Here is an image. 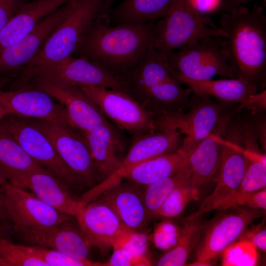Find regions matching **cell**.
I'll list each match as a JSON object with an SVG mask.
<instances>
[{"label": "cell", "mask_w": 266, "mask_h": 266, "mask_svg": "<svg viewBox=\"0 0 266 266\" xmlns=\"http://www.w3.org/2000/svg\"><path fill=\"white\" fill-rule=\"evenodd\" d=\"M109 24L96 19L73 54L89 59L119 77L132 69L145 56L154 42L156 23L113 27Z\"/></svg>", "instance_id": "obj_1"}, {"label": "cell", "mask_w": 266, "mask_h": 266, "mask_svg": "<svg viewBox=\"0 0 266 266\" xmlns=\"http://www.w3.org/2000/svg\"><path fill=\"white\" fill-rule=\"evenodd\" d=\"M226 34L229 63L237 78L263 85L266 71V16L263 6L243 5L223 13L219 20Z\"/></svg>", "instance_id": "obj_2"}, {"label": "cell", "mask_w": 266, "mask_h": 266, "mask_svg": "<svg viewBox=\"0 0 266 266\" xmlns=\"http://www.w3.org/2000/svg\"><path fill=\"white\" fill-rule=\"evenodd\" d=\"M126 94L154 118L180 108L192 93L184 89L170 73L159 55L148 52L144 58L125 74L118 77Z\"/></svg>", "instance_id": "obj_3"}, {"label": "cell", "mask_w": 266, "mask_h": 266, "mask_svg": "<svg viewBox=\"0 0 266 266\" xmlns=\"http://www.w3.org/2000/svg\"><path fill=\"white\" fill-rule=\"evenodd\" d=\"M208 18L203 17L191 0H172L165 16L156 23L154 45L166 56L200 39L211 36L225 37Z\"/></svg>", "instance_id": "obj_4"}, {"label": "cell", "mask_w": 266, "mask_h": 266, "mask_svg": "<svg viewBox=\"0 0 266 266\" xmlns=\"http://www.w3.org/2000/svg\"><path fill=\"white\" fill-rule=\"evenodd\" d=\"M165 57L169 71L191 79L205 80L215 75L237 78L229 63L224 37L200 39Z\"/></svg>", "instance_id": "obj_5"}, {"label": "cell", "mask_w": 266, "mask_h": 266, "mask_svg": "<svg viewBox=\"0 0 266 266\" xmlns=\"http://www.w3.org/2000/svg\"><path fill=\"white\" fill-rule=\"evenodd\" d=\"M103 0H76L68 16L26 65L39 66L71 56L82 37L98 18Z\"/></svg>", "instance_id": "obj_6"}, {"label": "cell", "mask_w": 266, "mask_h": 266, "mask_svg": "<svg viewBox=\"0 0 266 266\" xmlns=\"http://www.w3.org/2000/svg\"><path fill=\"white\" fill-rule=\"evenodd\" d=\"M31 120L49 139L77 185L92 188L101 181L87 144L81 133L69 126L39 119Z\"/></svg>", "instance_id": "obj_7"}, {"label": "cell", "mask_w": 266, "mask_h": 266, "mask_svg": "<svg viewBox=\"0 0 266 266\" xmlns=\"http://www.w3.org/2000/svg\"><path fill=\"white\" fill-rule=\"evenodd\" d=\"M236 207L230 212L215 217L205 227L203 225L196 246V261L192 265H210L211 260L240 238L254 220L264 216L262 209Z\"/></svg>", "instance_id": "obj_8"}, {"label": "cell", "mask_w": 266, "mask_h": 266, "mask_svg": "<svg viewBox=\"0 0 266 266\" xmlns=\"http://www.w3.org/2000/svg\"><path fill=\"white\" fill-rule=\"evenodd\" d=\"M31 79L36 89L62 103L71 127L80 133H85L100 124H111L79 85L42 75L34 76L29 80Z\"/></svg>", "instance_id": "obj_9"}, {"label": "cell", "mask_w": 266, "mask_h": 266, "mask_svg": "<svg viewBox=\"0 0 266 266\" xmlns=\"http://www.w3.org/2000/svg\"><path fill=\"white\" fill-rule=\"evenodd\" d=\"M184 137L177 130L154 131L133 135L128 152L118 168L88 192L96 199L105 191L120 182L126 174L137 165L155 157L174 152L181 146Z\"/></svg>", "instance_id": "obj_10"}, {"label": "cell", "mask_w": 266, "mask_h": 266, "mask_svg": "<svg viewBox=\"0 0 266 266\" xmlns=\"http://www.w3.org/2000/svg\"><path fill=\"white\" fill-rule=\"evenodd\" d=\"M79 86L120 129L133 135L156 131L153 116L127 94L102 86Z\"/></svg>", "instance_id": "obj_11"}, {"label": "cell", "mask_w": 266, "mask_h": 266, "mask_svg": "<svg viewBox=\"0 0 266 266\" xmlns=\"http://www.w3.org/2000/svg\"><path fill=\"white\" fill-rule=\"evenodd\" d=\"M9 221L19 233L56 227L69 215L46 203L33 193L6 182L2 186Z\"/></svg>", "instance_id": "obj_12"}, {"label": "cell", "mask_w": 266, "mask_h": 266, "mask_svg": "<svg viewBox=\"0 0 266 266\" xmlns=\"http://www.w3.org/2000/svg\"><path fill=\"white\" fill-rule=\"evenodd\" d=\"M0 123L38 165L66 183L77 185L49 139L31 120L8 115Z\"/></svg>", "instance_id": "obj_13"}, {"label": "cell", "mask_w": 266, "mask_h": 266, "mask_svg": "<svg viewBox=\"0 0 266 266\" xmlns=\"http://www.w3.org/2000/svg\"><path fill=\"white\" fill-rule=\"evenodd\" d=\"M37 75L54 77L78 85L102 86L126 94L117 77L83 57L74 58L70 56L49 64L25 66L24 81Z\"/></svg>", "instance_id": "obj_14"}, {"label": "cell", "mask_w": 266, "mask_h": 266, "mask_svg": "<svg viewBox=\"0 0 266 266\" xmlns=\"http://www.w3.org/2000/svg\"><path fill=\"white\" fill-rule=\"evenodd\" d=\"M76 0L69 2L43 18L29 33L0 49V72L13 71L26 66L70 13Z\"/></svg>", "instance_id": "obj_15"}, {"label": "cell", "mask_w": 266, "mask_h": 266, "mask_svg": "<svg viewBox=\"0 0 266 266\" xmlns=\"http://www.w3.org/2000/svg\"><path fill=\"white\" fill-rule=\"evenodd\" d=\"M200 104L188 113L178 109L155 117V130H177L185 135L180 148L188 151L212 133L220 117V110L213 103Z\"/></svg>", "instance_id": "obj_16"}, {"label": "cell", "mask_w": 266, "mask_h": 266, "mask_svg": "<svg viewBox=\"0 0 266 266\" xmlns=\"http://www.w3.org/2000/svg\"><path fill=\"white\" fill-rule=\"evenodd\" d=\"M221 160L217 174V184L194 213L186 217L192 220L215 210L232 196L239 187L246 165L245 149L232 141L223 139Z\"/></svg>", "instance_id": "obj_17"}, {"label": "cell", "mask_w": 266, "mask_h": 266, "mask_svg": "<svg viewBox=\"0 0 266 266\" xmlns=\"http://www.w3.org/2000/svg\"><path fill=\"white\" fill-rule=\"evenodd\" d=\"M53 99L37 89L7 91L0 89V106L7 115L35 118L71 127L65 108Z\"/></svg>", "instance_id": "obj_18"}, {"label": "cell", "mask_w": 266, "mask_h": 266, "mask_svg": "<svg viewBox=\"0 0 266 266\" xmlns=\"http://www.w3.org/2000/svg\"><path fill=\"white\" fill-rule=\"evenodd\" d=\"M79 229L90 244L106 253L129 229L112 209L99 200L81 207L75 215Z\"/></svg>", "instance_id": "obj_19"}, {"label": "cell", "mask_w": 266, "mask_h": 266, "mask_svg": "<svg viewBox=\"0 0 266 266\" xmlns=\"http://www.w3.org/2000/svg\"><path fill=\"white\" fill-rule=\"evenodd\" d=\"M122 180L105 191L99 200L109 206L129 229L144 232L150 220L142 191L133 182L125 183Z\"/></svg>", "instance_id": "obj_20"}, {"label": "cell", "mask_w": 266, "mask_h": 266, "mask_svg": "<svg viewBox=\"0 0 266 266\" xmlns=\"http://www.w3.org/2000/svg\"><path fill=\"white\" fill-rule=\"evenodd\" d=\"M82 134L101 181L118 168L124 158L122 157L126 145L120 134L111 124L99 125Z\"/></svg>", "instance_id": "obj_21"}, {"label": "cell", "mask_w": 266, "mask_h": 266, "mask_svg": "<svg viewBox=\"0 0 266 266\" xmlns=\"http://www.w3.org/2000/svg\"><path fill=\"white\" fill-rule=\"evenodd\" d=\"M62 181L42 166L29 172L16 186L29 189L41 200L69 216H75L82 207L79 200L69 193Z\"/></svg>", "instance_id": "obj_22"}, {"label": "cell", "mask_w": 266, "mask_h": 266, "mask_svg": "<svg viewBox=\"0 0 266 266\" xmlns=\"http://www.w3.org/2000/svg\"><path fill=\"white\" fill-rule=\"evenodd\" d=\"M20 233L22 236L32 243L57 250L76 259L88 260L91 245L80 229H76L68 221L46 229L27 230Z\"/></svg>", "instance_id": "obj_23"}, {"label": "cell", "mask_w": 266, "mask_h": 266, "mask_svg": "<svg viewBox=\"0 0 266 266\" xmlns=\"http://www.w3.org/2000/svg\"><path fill=\"white\" fill-rule=\"evenodd\" d=\"M223 138L213 133L185 152L191 171L190 183L197 196L217 176Z\"/></svg>", "instance_id": "obj_24"}, {"label": "cell", "mask_w": 266, "mask_h": 266, "mask_svg": "<svg viewBox=\"0 0 266 266\" xmlns=\"http://www.w3.org/2000/svg\"><path fill=\"white\" fill-rule=\"evenodd\" d=\"M169 72L180 84L189 87L196 96L212 97L226 103H241L257 91L256 85L240 78L195 80L171 71Z\"/></svg>", "instance_id": "obj_25"}, {"label": "cell", "mask_w": 266, "mask_h": 266, "mask_svg": "<svg viewBox=\"0 0 266 266\" xmlns=\"http://www.w3.org/2000/svg\"><path fill=\"white\" fill-rule=\"evenodd\" d=\"M73 0H35L25 2L0 33V49L31 32L45 16Z\"/></svg>", "instance_id": "obj_26"}, {"label": "cell", "mask_w": 266, "mask_h": 266, "mask_svg": "<svg viewBox=\"0 0 266 266\" xmlns=\"http://www.w3.org/2000/svg\"><path fill=\"white\" fill-rule=\"evenodd\" d=\"M41 166L0 123V169L7 182L15 185L23 176Z\"/></svg>", "instance_id": "obj_27"}, {"label": "cell", "mask_w": 266, "mask_h": 266, "mask_svg": "<svg viewBox=\"0 0 266 266\" xmlns=\"http://www.w3.org/2000/svg\"><path fill=\"white\" fill-rule=\"evenodd\" d=\"M186 161L185 153L179 148L174 152L155 157L137 165L126 174L123 179L146 186L175 172Z\"/></svg>", "instance_id": "obj_28"}, {"label": "cell", "mask_w": 266, "mask_h": 266, "mask_svg": "<svg viewBox=\"0 0 266 266\" xmlns=\"http://www.w3.org/2000/svg\"><path fill=\"white\" fill-rule=\"evenodd\" d=\"M172 0H123L111 9L109 18L116 25H139L163 18Z\"/></svg>", "instance_id": "obj_29"}, {"label": "cell", "mask_w": 266, "mask_h": 266, "mask_svg": "<svg viewBox=\"0 0 266 266\" xmlns=\"http://www.w3.org/2000/svg\"><path fill=\"white\" fill-rule=\"evenodd\" d=\"M246 165L240 184L234 193L219 205L217 210L231 208L233 203L239 198L260 190L266 186V157L252 149H245Z\"/></svg>", "instance_id": "obj_30"}, {"label": "cell", "mask_w": 266, "mask_h": 266, "mask_svg": "<svg viewBox=\"0 0 266 266\" xmlns=\"http://www.w3.org/2000/svg\"><path fill=\"white\" fill-rule=\"evenodd\" d=\"M191 171L187 161L178 170L151 184L143 187L144 201L150 220L156 218L162 203L177 186L190 179Z\"/></svg>", "instance_id": "obj_31"}, {"label": "cell", "mask_w": 266, "mask_h": 266, "mask_svg": "<svg viewBox=\"0 0 266 266\" xmlns=\"http://www.w3.org/2000/svg\"><path fill=\"white\" fill-rule=\"evenodd\" d=\"M201 216L192 220L187 219V224L178 242L173 248L164 253L159 259L157 266L185 265L190 253L200 240L203 226Z\"/></svg>", "instance_id": "obj_32"}, {"label": "cell", "mask_w": 266, "mask_h": 266, "mask_svg": "<svg viewBox=\"0 0 266 266\" xmlns=\"http://www.w3.org/2000/svg\"><path fill=\"white\" fill-rule=\"evenodd\" d=\"M6 222L0 223V266H48L28 246L15 244L5 237Z\"/></svg>", "instance_id": "obj_33"}, {"label": "cell", "mask_w": 266, "mask_h": 266, "mask_svg": "<svg viewBox=\"0 0 266 266\" xmlns=\"http://www.w3.org/2000/svg\"><path fill=\"white\" fill-rule=\"evenodd\" d=\"M199 199L189 179L170 192L160 207L156 218H174L183 212L189 203Z\"/></svg>", "instance_id": "obj_34"}, {"label": "cell", "mask_w": 266, "mask_h": 266, "mask_svg": "<svg viewBox=\"0 0 266 266\" xmlns=\"http://www.w3.org/2000/svg\"><path fill=\"white\" fill-rule=\"evenodd\" d=\"M154 229L151 241L155 247L164 253L173 248L178 242L188 222L186 218L181 220L162 219Z\"/></svg>", "instance_id": "obj_35"}, {"label": "cell", "mask_w": 266, "mask_h": 266, "mask_svg": "<svg viewBox=\"0 0 266 266\" xmlns=\"http://www.w3.org/2000/svg\"><path fill=\"white\" fill-rule=\"evenodd\" d=\"M29 250L48 266H104L102 263L80 260L40 245L28 246Z\"/></svg>", "instance_id": "obj_36"}, {"label": "cell", "mask_w": 266, "mask_h": 266, "mask_svg": "<svg viewBox=\"0 0 266 266\" xmlns=\"http://www.w3.org/2000/svg\"><path fill=\"white\" fill-rule=\"evenodd\" d=\"M148 238L144 232L129 230L113 245L112 248H122L134 255L147 256Z\"/></svg>", "instance_id": "obj_37"}, {"label": "cell", "mask_w": 266, "mask_h": 266, "mask_svg": "<svg viewBox=\"0 0 266 266\" xmlns=\"http://www.w3.org/2000/svg\"><path fill=\"white\" fill-rule=\"evenodd\" d=\"M104 266H149L152 263L148 256H140L122 248H114Z\"/></svg>", "instance_id": "obj_38"}, {"label": "cell", "mask_w": 266, "mask_h": 266, "mask_svg": "<svg viewBox=\"0 0 266 266\" xmlns=\"http://www.w3.org/2000/svg\"><path fill=\"white\" fill-rule=\"evenodd\" d=\"M238 206H244L265 210L266 209V188L239 198L233 203L231 208Z\"/></svg>", "instance_id": "obj_39"}, {"label": "cell", "mask_w": 266, "mask_h": 266, "mask_svg": "<svg viewBox=\"0 0 266 266\" xmlns=\"http://www.w3.org/2000/svg\"><path fill=\"white\" fill-rule=\"evenodd\" d=\"M242 240H247L264 252L266 251V230L264 224L261 223L248 230L241 236Z\"/></svg>", "instance_id": "obj_40"}, {"label": "cell", "mask_w": 266, "mask_h": 266, "mask_svg": "<svg viewBox=\"0 0 266 266\" xmlns=\"http://www.w3.org/2000/svg\"><path fill=\"white\" fill-rule=\"evenodd\" d=\"M24 2L25 0H0V33Z\"/></svg>", "instance_id": "obj_41"}, {"label": "cell", "mask_w": 266, "mask_h": 266, "mask_svg": "<svg viewBox=\"0 0 266 266\" xmlns=\"http://www.w3.org/2000/svg\"><path fill=\"white\" fill-rule=\"evenodd\" d=\"M266 90L259 94H254L248 96L241 103L240 108H247L253 111H260L266 109Z\"/></svg>", "instance_id": "obj_42"}, {"label": "cell", "mask_w": 266, "mask_h": 266, "mask_svg": "<svg viewBox=\"0 0 266 266\" xmlns=\"http://www.w3.org/2000/svg\"><path fill=\"white\" fill-rule=\"evenodd\" d=\"M196 10L201 14L218 11L219 0H191Z\"/></svg>", "instance_id": "obj_43"}, {"label": "cell", "mask_w": 266, "mask_h": 266, "mask_svg": "<svg viewBox=\"0 0 266 266\" xmlns=\"http://www.w3.org/2000/svg\"><path fill=\"white\" fill-rule=\"evenodd\" d=\"M254 0H219V10L222 13L228 12L243 4ZM262 0L265 3L266 0Z\"/></svg>", "instance_id": "obj_44"}, {"label": "cell", "mask_w": 266, "mask_h": 266, "mask_svg": "<svg viewBox=\"0 0 266 266\" xmlns=\"http://www.w3.org/2000/svg\"><path fill=\"white\" fill-rule=\"evenodd\" d=\"M116 0H103L98 18L105 21H109V12L112 5Z\"/></svg>", "instance_id": "obj_45"}, {"label": "cell", "mask_w": 266, "mask_h": 266, "mask_svg": "<svg viewBox=\"0 0 266 266\" xmlns=\"http://www.w3.org/2000/svg\"><path fill=\"white\" fill-rule=\"evenodd\" d=\"M9 220L5 203L4 193L2 186H0V223Z\"/></svg>", "instance_id": "obj_46"}, {"label": "cell", "mask_w": 266, "mask_h": 266, "mask_svg": "<svg viewBox=\"0 0 266 266\" xmlns=\"http://www.w3.org/2000/svg\"><path fill=\"white\" fill-rule=\"evenodd\" d=\"M6 182H7V180L6 179V178L5 175L2 172V171L0 169V185L2 186Z\"/></svg>", "instance_id": "obj_47"}, {"label": "cell", "mask_w": 266, "mask_h": 266, "mask_svg": "<svg viewBox=\"0 0 266 266\" xmlns=\"http://www.w3.org/2000/svg\"><path fill=\"white\" fill-rule=\"evenodd\" d=\"M7 114L4 110L0 106V122L3 119V118L6 116Z\"/></svg>", "instance_id": "obj_48"}, {"label": "cell", "mask_w": 266, "mask_h": 266, "mask_svg": "<svg viewBox=\"0 0 266 266\" xmlns=\"http://www.w3.org/2000/svg\"><path fill=\"white\" fill-rule=\"evenodd\" d=\"M7 81V79H0V89H1L2 87L6 84Z\"/></svg>", "instance_id": "obj_49"}, {"label": "cell", "mask_w": 266, "mask_h": 266, "mask_svg": "<svg viewBox=\"0 0 266 266\" xmlns=\"http://www.w3.org/2000/svg\"><path fill=\"white\" fill-rule=\"evenodd\" d=\"M29 0H25V2H28Z\"/></svg>", "instance_id": "obj_50"}]
</instances>
